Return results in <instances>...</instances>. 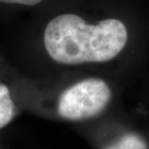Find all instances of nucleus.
Masks as SVG:
<instances>
[{"mask_svg":"<svg viewBox=\"0 0 149 149\" xmlns=\"http://www.w3.org/2000/svg\"><path fill=\"white\" fill-rule=\"evenodd\" d=\"M41 17L35 25L39 45L47 60L58 66L111 63L129 43L126 24L115 17L92 20L73 10Z\"/></svg>","mask_w":149,"mask_h":149,"instance_id":"f257e3e1","label":"nucleus"},{"mask_svg":"<svg viewBox=\"0 0 149 149\" xmlns=\"http://www.w3.org/2000/svg\"><path fill=\"white\" fill-rule=\"evenodd\" d=\"M111 81L99 76H86L64 86L55 100V112L74 123L91 121L108 114L117 103Z\"/></svg>","mask_w":149,"mask_h":149,"instance_id":"f03ea898","label":"nucleus"},{"mask_svg":"<svg viewBox=\"0 0 149 149\" xmlns=\"http://www.w3.org/2000/svg\"><path fill=\"white\" fill-rule=\"evenodd\" d=\"M98 149H149V136L136 126L116 117Z\"/></svg>","mask_w":149,"mask_h":149,"instance_id":"7ed1b4c3","label":"nucleus"},{"mask_svg":"<svg viewBox=\"0 0 149 149\" xmlns=\"http://www.w3.org/2000/svg\"><path fill=\"white\" fill-rule=\"evenodd\" d=\"M17 111L11 86L3 77H0V130L13 121Z\"/></svg>","mask_w":149,"mask_h":149,"instance_id":"20e7f679","label":"nucleus"},{"mask_svg":"<svg viewBox=\"0 0 149 149\" xmlns=\"http://www.w3.org/2000/svg\"><path fill=\"white\" fill-rule=\"evenodd\" d=\"M50 0H0V11H36L39 12Z\"/></svg>","mask_w":149,"mask_h":149,"instance_id":"39448f33","label":"nucleus"}]
</instances>
